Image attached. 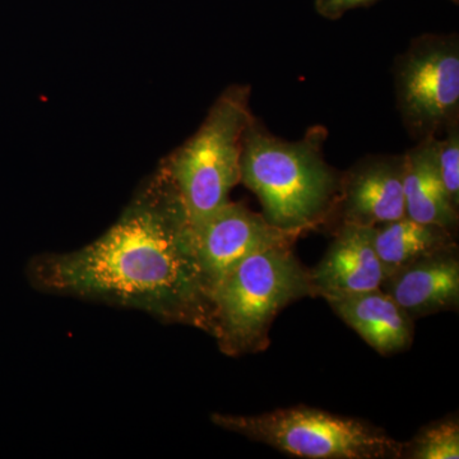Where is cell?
Returning a JSON list of instances; mask_svg holds the SVG:
<instances>
[{"label": "cell", "mask_w": 459, "mask_h": 459, "mask_svg": "<svg viewBox=\"0 0 459 459\" xmlns=\"http://www.w3.org/2000/svg\"><path fill=\"white\" fill-rule=\"evenodd\" d=\"M26 276L45 294L140 310L166 325L212 333V299L192 225L164 166L101 237L72 252L35 256Z\"/></svg>", "instance_id": "1"}, {"label": "cell", "mask_w": 459, "mask_h": 459, "mask_svg": "<svg viewBox=\"0 0 459 459\" xmlns=\"http://www.w3.org/2000/svg\"><path fill=\"white\" fill-rule=\"evenodd\" d=\"M322 134L286 142L252 122L241 150V180L258 197L274 228L303 235L336 210L340 180L322 155Z\"/></svg>", "instance_id": "2"}, {"label": "cell", "mask_w": 459, "mask_h": 459, "mask_svg": "<svg viewBox=\"0 0 459 459\" xmlns=\"http://www.w3.org/2000/svg\"><path fill=\"white\" fill-rule=\"evenodd\" d=\"M294 246L256 252L238 263L212 294V333L230 358L265 351L271 328L286 307L316 298L309 270Z\"/></svg>", "instance_id": "3"}, {"label": "cell", "mask_w": 459, "mask_h": 459, "mask_svg": "<svg viewBox=\"0 0 459 459\" xmlns=\"http://www.w3.org/2000/svg\"><path fill=\"white\" fill-rule=\"evenodd\" d=\"M249 98V87H229L197 133L162 165L192 226L228 204L230 193L240 183L243 137L253 120Z\"/></svg>", "instance_id": "4"}, {"label": "cell", "mask_w": 459, "mask_h": 459, "mask_svg": "<svg viewBox=\"0 0 459 459\" xmlns=\"http://www.w3.org/2000/svg\"><path fill=\"white\" fill-rule=\"evenodd\" d=\"M211 421L290 457L401 459L403 453V443L371 422L304 404L258 415L212 413Z\"/></svg>", "instance_id": "5"}, {"label": "cell", "mask_w": 459, "mask_h": 459, "mask_svg": "<svg viewBox=\"0 0 459 459\" xmlns=\"http://www.w3.org/2000/svg\"><path fill=\"white\" fill-rule=\"evenodd\" d=\"M397 108L411 137H435L459 113L457 35L420 36L394 63Z\"/></svg>", "instance_id": "6"}, {"label": "cell", "mask_w": 459, "mask_h": 459, "mask_svg": "<svg viewBox=\"0 0 459 459\" xmlns=\"http://www.w3.org/2000/svg\"><path fill=\"white\" fill-rule=\"evenodd\" d=\"M195 255L211 299L217 286L247 256L268 247L294 246L301 237L274 228L263 214L229 201L192 226Z\"/></svg>", "instance_id": "7"}, {"label": "cell", "mask_w": 459, "mask_h": 459, "mask_svg": "<svg viewBox=\"0 0 459 459\" xmlns=\"http://www.w3.org/2000/svg\"><path fill=\"white\" fill-rule=\"evenodd\" d=\"M403 156L361 160L341 177L336 210L342 223L377 228L406 216Z\"/></svg>", "instance_id": "8"}, {"label": "cell", "mask_w": 459, "mask_h": 459, "mask_svg": "<svg viewBox=\"0 0 459 459\" xmlns=\"http://www.w3.org/2000/svg\"><path fill=\"white\" fill-rule=\"evenodd\" d=\"M380 289L412 320L459 307L458 246L437 250L386 276Z\"/></svg>", "instance_id": "9"}, {"label": "cell", "mask_w": 459, "mask_h": 459, "mask_svg": "<svg viewBox=\"0 0 459 459\" xmlns=\"http://www.w3.org/2000/svg\"><path fill=\"white\" fill-rule=\"evenodd\" d=\"M309 274L316 298L380 289L385 274L376 249V228L342 223Z\"/></svg>", "instance_id": "10"}, {"label": "cell", "mask_w": 459, "mask_h": 459, "mask_svg": "<svg viewBox=\"0 0 459 459\" xmlns=\"http://www.w3.org/2000/svg\"><path fill=\"white\" fill-rule=\"evenodd\" d=\"M334 314L379 355L406 352L415 337V320L382 289L325 296Z\"/></svg>", "instance_id": "11"}, {"label": "cell", "mask_w": 459, "mask_h": 459, "mask_svg": "<svg viewBox=\"0 0 459 459\" xmlns=\"http://www.w3.org/2000/svg\"><path fill=\"white\" fill-rule=\"evenodd\" d=\"M434 138H425L404 159L403 195L406 217L455 232L458 210L446 197L435 162Z\"/></svg>", "instance_id": "12"}, {"label": "cell", "mask_w": 459, "mask_h": 459, "mask_svg": "<svg viewBox=\"0 0 459 459\" xmlns=\"http://www.w3.org/2000/svg\"><path fill=\"white\" fill-rule=\"evenodd\" d=\"M455 244V232L406 216L376 228V249L385 277L422 256Z\"/></svg>", "instance_id": "13"}, {"label": "cell", "mask_w": 459, "mask_h": 459, "mask_svg": "<svg viewBox=\"0 0 459 459\" xmlns=\"http://www.w3.org/2000/svg\"><path fill=\"white\" fill-rule=\"evenodd\" d=\"M403 459H458L457 418L437 420L427 425L410 442L403 443Z\"/></svg>", "instance_id": "14"}, {"label": "cell", "mask_w": 459, "mask_h": 459, "mask_svg": "<svg viewBox=\"0 0 459 459\" xmlns=\"http://www.w3.org/2000/svg\"><path fill=\"white\" fill-rule=\"evenodd\" d=\"M446 140L434 138L435 162L446 197L459 208V131L458 123L446 129Z\"/></svg>", "instance_id": "15"}, {"label": "cell", "mask_w": 459, "mask_h": 459, "mask_svg": "<svg viewBox=\"0 0 459 459\" xmlns=\"http://www.w3.org/2000/svg\"><path fill=\"white\" fill-rule=\"evenodd\" d=\"M377 0H316V9L320 16L328 20H338L346 12L352 9L367 7Z\"/></svg>", "instance_id": "16"}, {"label": "cell", "mask_w": 459, "mask_h": 459, "mask_svg": "<svg viewBox=\"0 0 459 459\" xmlns=\"http://www.w3.org/2000/svg\"><path fill=\"white\" fill-rule=\"evenodd\" d=\"M449 2L455 3V4H458L459 0H449Z\"/></svg>", "instance_id": "17"}]
</instances>
